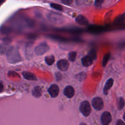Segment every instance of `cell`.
Here are the masks:
<instances>
[{"mask_svg": "<svg viewBox=\"0 0 125 125\" xmlns=\"http://www.w3.org/2000/svg\"><path fill=\"white\" fill-rule=\"evenodd\" d=\"M6 59L10 63H16L21 61V58L18 47L12 46L6 53Z\"/></svg>", "mask_w": 125, "mask_h": 125, "instance_id": "1", "label": "cell"}, {"mask_svg": "<svg viewBox=\"0 0 125 125\" xmlns=\"http://www.w3.org/2000/svg\"><path fill=\"white\" fill-rule=\"evenodd\" d=\"M79 109L81 112L85 117L88 116L91 111L90 104L87 101H84L81 103Z\"/></svg>", "mask_w": 125, "mask_h": 125, "instance_id": "2", "label": "cell"}, {"mask_svg": "<svg viewBox=\"0 0 125 125\" xmlns=\"http://www.w3.org/2000/svg\"><path fill=\"white\" fill-rule=\"evenodd\" d=\"M49 50V47L48 45L45 42H42L35 47L34 51L37 55H42L47 52Z\"/></svg>", "mask_w": 125, "mask_h": 125, "instance_id": "3", "label": "cell"}, {"mask_svg": "<svg viewBox=\"0 0 125 125\" xmlns=\"http://www.w3.org/2000/svg\"><path fill=\"white\" fill-rule=\"evenodd\" d=\"M47 19L53 23H61L62 22V17L58 13H50L47 15Z\"/></svg>", "mask_w": 125, "mask_h": 125, "instance_id": "4", "label": "cell"}, {"mask_svg": "<svg viewBox=\"0 0 125 125\" xmlns=\"http://www.w3.org/2000/svg\"><path fill=\"white\" fill-rule=\"evenodd\" d=\"M92 105L95 109L101 110L104 107L103 100L99 97H96L92 100Z\"/></svg>", "mask_w": 125, "mask_h": 125, "instance_id": "5", "label": "cell"}, {"mask_svg": "<svg viewBox=\"0 0 125 125\" xmlns=\"http://www.w3.org/2000/svg\"><path fill=\"white\" fill-rule=\"evenodd\" d=\"M112 120L111 114L108 111L103 113L101 117V123L103 125H108Z\"/></svg>", "mask_w": 125, "mask_h": 125, "instance_id": "6", "label": "cell"}, {"mask_svg": "<svg viewBox=\"0 0 125 125\" xmlns=\"http://www.w3.org/2000/svg\"><path fill=\"white\" fill-rule=\"evenodd\" d=\"M57 66L59 70L62 71H65L68 69L69 64L67 60L64 59H62L59 60L57 62Z\"/></svg>", "mask_w": 125, "mask_h": 125, "instance_id": "7", "label": "cell"}, {"mask_svg": "<svg viewBox=\"0 0 125 125\" xmlns=\"http://www.w3.org/2000/svg\"><path fill=\"white\" fill-rule=\"evenodd\" d=\"M48 92L50 96L53 97H56L58 96L59 92V88L57 84H52L48 89Z\"/></svg>", "mask_w": 125, "mask_h": 125, "instance_id": "8", "label": "cell"}, {"mask_svg": "<svg viewBox=\"0 0 125 125\" xmlns=\"http://www.w3.org/2000/svg\"><path fill=\"white\" fill-rule=\"evenodd\" d=\"M75 21L78 24L81 25H86L88 24V21L87 18L82 15L78 16L76 17Z\"/></svg>", "mask_w": 125, "mask_h": 125, "instance_id": "9", "label": "cell"}, {"mask_svg": "<svg viewBox=\"0 0 125 125\" xmlns=\"http://www.w3.org/2000/svg\"><path fill=\"white\" fill-rule=\"evenodd\" d=\"M63 93L68 98H72L75 93V91L73 87L70 85L67 86L64 89Z\"/></svg>", "mask_w": 125, "mask_h": 125, "instance_id": "10", "label": "cell"}, {"mask_svg": "<svg viewBox=\"0 0 125 125\" xmlns=\"http://www.w3.org/2000/svg\"><path fill=\"white\" fill-rule=\"evenodd\" d=\"M32 42H28L25 46V55L28 59H30L32 56Z\"/></svg>", "mask_w": 125, "mask_h": 125, "instance_id": "11", "label": "cell"}, {"mask_svg": "<svg viewBox=\"0 0 125 125\" xmlns=\"http://www.w3.org/2000/svg\"><path fill=\"white\" fill-rule=\"evenodd\" d=\"M93 62V59L89 55L85 56L82 59V63L84 66H88Z\"/></svg>", "mask_w": 125, "mask_h": 125, "instance_id": "12", "label": "cell"}, {"mask_svg": "<svg viewBox=\"0 0 125 125\" xmlns=\"http://www.w3.org/2000/svg\"><path fill=\"white\" fill-rule=\"evenodd\" d=\"M113 84V80L112 78L109 79L106 81V82L105 83V84L104 85V89H103L104 94V95L107 94L108 90L112 87Z\"/></svg>", "mask_w": 125, "mask_h": 125, "instance_id": "13", "label": "cell"}, {"mask_svg": "<svg viewBox=\"0 0 125 125\" xmlns=\"http://www.w3.org/2000/svg\"><path fill=\"white\" fill-rule=\"evenodd\" d=\"M23 77L28 80H32V81H36L37 80V78L35 75L30 72H26L24 71L22 73Z\"/></svg>", "mask_w": 125, "mask_h": 125, "instance_id": "14", "label": "cell"}, {"mask_svg": "<svg viewBox=\"0 0 125 125\" xmlns=\"http://www.w3.org/2000/svg\"><path fill=\"white\" fill-rule=\"evenodd\" d=\"M42 89L39 86H36L32 90V94L35 97H39L42 95Z\"/></svg>", "mask_w": 125, "mask_h": 125, "instance_id": "15", "label": "cell"}, {"mask_svg": "<svg viewBox=\"0 0 125 125\" xmlns=\"http://www.w3.org/2000/svg\"><path fill=\"white\" fill-rule=\"evenodd\" d=\"M45 62L49 65H52L55 62V58L53 55H50L49 56H47L45 57L44 59Z\"/></svg>", "mask_w": 125, "mask_h": 125, "instance_id": "16", "label": "cell"}, {"mask_svg": "<svg viewBox=\"0 0 125 125\" xmlns=\"http://www.w3.org/2000/svg\"><path fill=\"white\" fill-rule=\"evenodd\" d=\"M125 104V102L123 98L120 97L118 99V109L119 110H122Z\"/></svg>", "mask_w": 125, "mask_h": 125, "instance_id": "17", "label": "cell"}, {"mask_svg": "<svg viewBox=\"0 0 125 125\" xmlns=\"http://www.w3.org/2000/svg\"><path fill=\"white\" fill-rule=\"evenodd\" d=\"M110 53H107L106 54H105L103 59V61H102V65L103 66H105L109 60V58L110 57Z\"/></svg>", "mask_w": 125, "mask_h": 125, "instance_id": "18", "label": "cell"}, {"mask_svg": "<svg viewBox=\"0 0 125 125\" xmlns=\"http://www.w3.org/2000/svg\"><path fill=\"white\" fill-rule=\"evenodd\" d=\"M68 59L69 61L71 62H73L75 61L76 57V53L75 51H72L69 53L68 55Z\"/></svg>", "mask_w": 125, "mask_h": 125, "instance_id": "19", "label": "cell"}, {"mask_svg": "<svg viewBox=\"0 0 125 125\" xmlns=\"http://www.w3.org/2000/svg\"><path fill=\"white\" fill-rule=\"evenodd\" d=\"M50 6L51 7L55 9H57L58 10H59V11H62V7L61 5H59V4H56V3H51L50 4Z\"/></svg>", "mask_w": 125, "mask_h": 125, "instance_id": "20", "label": "cell"}, {"mask_svg": "<svg viewBox=\"0 0 125 125\" xmlns=\"http://www.w3.org/2000/svg\"><path fill=\"white\" fill-rule=\"evenodd\" d=\"M124 15H120L119 17H117V18L116 19L115 21V22L116 23H121V22H122L124 20Z\"/></svg>", "mask_w": 125, "mask_h": 125, "instance_id": "21", "label": "cell"}, {"mask_svg": "<svg viewBox=\"0 0 125 125\" xmlns=\"http://www.w3.org/2000/svg\"><path fill=\"white\" fill-rule=\"evenodd\" d=\"M2 41L5 44H9L11 42L12 40L9 37H5L2 39Z\"/></svg>", "mask_w": 125, "mask_h": 125, "instance_id": "22", "label": "cell"}, {"mask_svg": "<svg viewBox=\"0 0 125 125\" xmlns=\"http://www.w3.org/2000/svg\"><path fill=\"white\" fill-rule=\"evenodd\" d=\"M73 0H61L62 3L65 5H70L72 3Z\"/></svg>", "mask_w": 125, "mask_h": 125, "instance_id": "23", "label": "cell"}, {"mask_svg": "<svg viewBox=\"0 0 125 125\" xmlns=\"http://www.w3.org/2000/svg\"><path fill=\"white\" fill-rule=\"evenodd\" d=\"M104 0H95V5L96 6H100L103 2Z\"/></svg>", "mask_w": 125, "mask_h": 125, "instance_id": "24", "label": "cell"}, {"mask_svg": "<svg viewBox=\"0 0 125 125\" xmlns=\"http://www.w3.org/2000/svg\"><path fill=\"white\" fill-rule=\"evenodd\" d=\"M116 125H125V124L123 121L119 119L117 121Z\"/></svg>", "mask_w": 125, "mask_h": 125, "instance_id": "25", "label": "cell"}, {"mask_svg": "<svg viewBox=\"0 0 125 125\" xmlns=\"http://www.w3.org/2000/svg\"><path fill=\"white\" fill-rule=\"evenodd\" d=\"M56 78H57V79L58 80V78H59V79H61V74L59 73H58V72L56 73Z\"/></svg>", "mask_w": 125, "mask_h": 125, "instance_id": "26", "label": "cell"}, {"mask_svg": "<svg viewBox=\"0 0 125 125\" xmlns=\"http://www.w3.org/2000/svg\"><path fill=\"white\" fill-rule=\"evenodd\" d=\"M3 88V85L0 82V92H1Z\"/></svg>", "mask_w": 125, "mask_h": 125, "instance_id": "27", "label": "cell"}, {"mask_svg": "<svg viewBox=\"0 0 125 125\" xmlns=\"http://www.w3.org/2000/svg\"><path fill=\"white\" fill-rule=\"evenodd\" d=\"M4 1L5 0H0V5H1Z\"/></svg>", "mask_w": 125, "mask_h": 125, "instance_id": "28", "label": "cell"}, {"mask_svg": "<svg viewBox=\"0 0 125 125\" xmlns=\"http://www.w3.org/2000/svg\"><path fill=\"white\" fill-rule=\"evenodd\" d=\"M80 125H87L85 124H84V123H81V124H80Z\"/></svg>", "mask_w": 125, "mask_h": 125, "instance_id": "29", "label": "cell"}, {"mask_svg": "<svg viewBox=\"0 0 125 125\" xmlns=\"http://www.w3.org/2000/svg\"><path fill=\"white\" fill-rule=\"evenodd\" d=\"M123 119H124V120L125 121V113H124V116H123Z\"/></svg>", "mask_w": 125, "mask_h": 125, "instance_id": "30", "label": "cell"}]
</instances>
